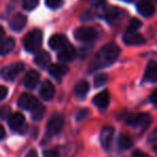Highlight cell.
I'll use <instances>...</instances> for the list:
<instances>
[{
  "label": "cell",
  "instance_id": "obj_1",
  "mask_svg": "<svg viewBox=\"0 0 157 157\" xmlns=\"http://www.w3.org/2000/svg\"><path fill=\"white\" fill-rule=\"evenodd\" d=\"M120 48L113 43H109L104 45L96 55L93 57L92 61L89 65V72H94L99 68L106 67V66L111 65L120 55Z\"/></svg>",
  "mask_w": 157,
  "mask_h": 157
},
{
  "label": "cell",
  "instance_id": "obj_2",
  "mask_svg": "<svg viewBox=\"0 0 157 157\" xmlns=\"http://www.w3.org/2000/svg\"><path fill=\"white\" fill-rule=\"evenodd\" d=\"M151 116L145 112H137V113H128L124 117V123L135 129H145L151 124Z\"/></svg>",
  "mask_w": 157,
  "mask_h": 157
},
{
  "label": "cell",
  "instance_id": "obj_3",
  "mask_svg": "<svg viewBox=\"0 0 157 157\" xmlns=\"http://www.w3.org/2000/svg\"><path fill=\"white\" fill-rule=\"evenodd\" d=\"M43 41V34L40 29L31 30L24 39V47L27 52H35L40 49Z\"/></svg>",
  "mask_w": 157,
  "mask_h": 157
},
{
  "label": "cell",
  "instance_id": "obj_4",
  "mask_svg": "<svg viewBox=\"0 0 157 157\" xmlns=\"http://www.w3.org/2000/svg\"><path fill=\"white\" fill-rule=\"evenodd\" d=\"M25 68V65L21 62H16L10 64V65L4 66L0 72V75L2 76V78L6 80H14L16 78V76Z\"/></svg>",
  "mask_w": 157,
  "mask_h": 157
},
{
  "label": "cell",
  "instance_id": "obj_5",
  "mask_svg": "<svg viewBox=\"0 0 157 157\" xmlns=\"http://www.w3.org/2000/svg\"><path fill=\"white\" fill-rule=\"evenodd\" d=\"M75 39L77 41L83 42V43H90V42L94 41L97 37L96 31L91 27H80L78 29L75 30L74 32Z\"/></svg>",
  "mask_w": 157,
  "mask_h": 157
},
{
  "label": "cell",
  "instance_id": "obj_6",
  "mask_svg": "<svg viewBox=\"0 0 157 157\" xmlns=\"http://www.w3.org/2000/svg\"><path fill=\"white\" fill-rule=\"evenodd\" d=\"M64 125V119L60 114H55L49 119L47 123V134L49 136L58 135L62 130Z\"/></svg>",
  "mask_w": 157,
  "mask_h": 157
},
{
  "label": "cell",
  "instance_id": "obj_7",
  "mask_svg": "<svg viewBox=\"0 0 157 157\" xmlns=\"http://www.w3.org/2000/svg\"><path fill=\"white\" fill-rule=\"evenodd\" d=\"M113 136H114V128L112 126H106V127H104L101 129L99 140H101V147L105 150L110 149L112 140H113Z\"/></svg>",
  "mask_w": 157,
  "mask_h": 157
},
{
  "label": "cell",
  "instance_id": "obj_8",
  "mask_svg": "<svg viewBox=\"0 0 157 157\" xmlns=\"http://www.w3.org/2000/svg\"><path fill=\"white\" fill-rule=\"evenodd\" d=\"M76 49L71 44H66L58 52V59L61 62H71L76 58Z\"/></svg>",
  "mask_w": 157,
  "mask_h": 157
},
{
  "label": "cell",
  "instance_id": "obj_9",
  "mask_svg": "<svg viewBox=\"0 0 157 157\" xmlns=\"http://www.w3.org/2000/svg\"><path fill=\"white\" fill-rule=\"evenodd\" d=\"M39 104V101L31 94L24 93L18 98V105L26 110H33Z\"/></svg>",
  "mask_w": 157,
  "mask_h": 157
},
{
  "label": "cell",
  "instance_id": "obj_10",
  "mask_svg": "<svg viewBox=\"0 0 157 157\" xmlns=\"http://www.w3.org/2000/svg\"><path fill=\"white\" fill-rule=\"evenodd\" d=\"M123 42L127 45H142L145 43L144 36H142L141 34H139L138 32H125V34L123 35Z\"/></svg>",
  "mask_w": 157,
  "mask_h": 157
},
{
  "label": "cell",
  "instance_id": "obj_11",
  "mask_svg": "<svg viewBox=\"0 0 157 157\" xmlns=\"http://www.w3.org/2000/svg\"><path fill=\"white\" fill-rule=\"evenodd\" d=\"M137 11L144 17H150L155 13V6L150 0H140L137 3Z\"/></svg>",
  "mask_w": 157,
  "mask_h": 157
},
{
  "label": "cell",
  "instance_id": "obj_12",
  "mask_svg": "<svg viewBox=\"0 0 157 157\" xmlns=\"http://www.w3.org/2000/svg\"><path fill=\"white\" fill-rule=\"evenodd\" d=\"M143 81L157 82V61H150L144 72Z\"/></svg>",
  "mask_w": 157,
  "mask_h": 157
},
{
  "label": "cell",
  "instance_id": "obj_13",
  "mask_svg": "<svg viewBox=\"0 0 157 157\" xmlns=\"http://www.w3.org/2000/svg\"><path fill=\"white\" fill-rule=\"evenodd\" d=\"M40 80V74L34 70H31L25 75L23 83L27 89H34Z\"/></svg>",
  "mask_w": 157,
  "mask_h": 157
},
{
  "label": "cell",
  "instance_id": "obj_14",
  "mask_svg": "<svg viewBox=\"0 0 157 157\" xmlns=\"http://www.w3.org/2000/svg\"><path fill=\"white\" fill-rule=\"evenodd\" d=\"M110 103V94L107 90L96 94L93 98V104L99 109H105L108 107Z\"/></svg>",
  "mask_w": 157,
  "mask_h": 157
},
{
  "label": "cell",
  "instance_id": "obj_15",
  "mask_svg": "<svg viewBox=\"0 0 157 157\" xmlns=\"http://www.w3.org/2000/svg\"><path fill=\"white\" fill-rule=\"evenodd\" d=\"M40 95H41L42 98L45 99V101H50V99L54 98L55 87L49 80L44 81L41 89H40Z\"/></svg>",
  "mask_w": 157,
  "mask_h": 157
},
{
  "label": "cell",
  "instance_id": "obj_16",
  "mask_svg": "<svg viewBox=\"0 0 157 157\" xmlns=\"http://www.w3.org/2000/svg\"><path fill=\"white\" fill-rule=\"evenodd\" d=\"M48 72L52 75V77H55L56 79L60 80L61 78L64 76V75L67 74L68 72V67L64 64H52V65L49 66L48 68Z\"/></svg>",
  "mask_w": 157,
  "mask_h": 157
},
{
  "label": "cell",
  "instance_id": "obj_17",
  "mask_svg": "<svg viewBox=\"0 0 157 157\" xmlns=\"http://www.w3.org/2000/svg\"><path fill=\"white\" fill-rule=\"evenodd\" d=\"M26 24H27V18H26V16L21 14V13H18V14H15L14 16L12 17V19H11V21H10V27H11V29H13L14 31H21L26 26Z\"/></svg>",
  "mask_w": 157,
  "mask_h": 157
},
{
  "label": "cell",
  "instance_id": "obj_18",
  "mask_svg": "<svg viewBox=\"0 0 157 157\" xmlns=\"http://www.w3.org/2000/svg\"><path fill=\"white\" fill-rule=\"evenodd\" d=\"M25 124V117L21 113V112H15L9 118V126L12 129L17 130L21 129Z\"/></svg>",
  "mask_w": 157,
  "mask_h": 157
},
{
  "label": "cell",
  "instance_id": "obj_19",
  "mask_svg": "<svg viewBox=\"0 0 157 157\" xmlns=\"http://www.w3.org/2000/svg\"><path fill=\"white\" fill-rule=\"evenodd\" d=\"M48 44H49L50 48H52V49H55V50H58V49H61L63 46H65L66 44H67V40H66V37L62 34H55L50 37L49 43Z\"/></svg>",
  "mask_w": 157,
  "mask_h": 157
},
{
  "label": "cell",
  "instance_id": "obj_20",
  "mask_svg": "<svg viewBox=\"0 0 157 157\" xmlns=\"http://www.w3.org/2000/svg\"><path fill=\"white\" fill-rule=\"evenodd\" d=\"M15 46V42L12 37H6V39L0 40V56L9 54L12 52Z\"/></svg>",
  "mask_w": 157,
  "mask_h": 157
},
{
  "label": "cell",
  "instance_id": "obj_21",
  "mask_svg": "<svg viewBox=\"0 0 157 157\" xmlns=\"http://www.w3.org/2000/svg\"><path fill=\"white\" fill-rule=\"evenodd\" d=\"M101 9L103 10V17L107 21H109V23H112V21H116L119 17V14H120V11L116 8H112V6H110V8L103 6Z\"/></svg>",
  "mask_w": 157,
  "mask_h": 157
},
{
  "label": "cell",
  "instance_id": "obj_22",
  "mask_svg": "<svg viewBox=\"0 0 157 157\" xmlns=\"http://www.w3.org/2000/svg\"><path fill=\"white\" fill-rule=\"evenodd\" d=\"M34 62L40 66V67L44 68L47 67L48 64L50 62V56L47 52H41L35 56Z\"/></svg>",
  "mask_w": 157,
  "mask_h": 157
},
{
  "label": "cell",
  "instance_id": "obj_23",
  "mask_svg": "<svg viewBox=\"0 0 157 157\" xmlns=\"http://www.w3.org/2000/svg\"><path fill=\"white\" fill-rule=\"evenodd\" d=\"M118 145L120 147V149L122 150H128L132 147V140L128 135L122 134L119 136L118 139Z\"/></svg>",
  "mask_w": 157,
  "mask_h": 157
},
{
  "label": "cell",
  "instance_id": "obj_24",
  "mask_svg": "<svg viewBox=\"0 0 157 157\" xmlns=\"http://www.w3.org/2000/svg\"><path fill=\"white\" fill-rule=\"evenodd\" d=\"M89 83L86 80H80L75 86V94L78 96H85L89 91Z\"/></svg>",
  "mask_w": 157,
  "mask_h": 157
},
{
  "label": "cell",
  "instance_id": "obj_25",
  "mask_svg": "<svg viewBox=\"0 0 157 157\" xmlns=\"http://www.w3.org/2000/svg\"><path fill=\"white\" fill-rule=\"evenodd\" d=\"M45 107H44L43 105H41V104H39V105L36 106V107L34 108L33 110H31V118L32 120L34 121H40L43 119L44 114H45Z\"/></svg>",
  "mask_w": 157,
  "mask_h": 157
},
{
  "label": "cell",
  "instance_id": "obj_26",
  "mask_svg": "<svg viewBox=\"0 0 157 157\" xmlns=\"http://www.w3.org/2000/svg\"><path fill=\"white\" fill-rule=\"evenodd\" d=\"M108 80V75L105 73H99L94 77V86L95 88H99L104 86Z\"/></svg>",
  "mask_w": 157,
  "mask_h": 157
},
{
  "label": "cell",
  "instance_id": "obj_27",
  "mask_svg": "<svg viewBox=\"0 0 157 157\" xmlns=\"http://www.w3.org/2000/svg\"><path fill=\"white\" fill-rule=\"evenodd\" d=\"M141 26H142V23H141L138 18H132L126 31L127 32H137L141 28Z\"/></svg>",
  "mask_w": 157,
  "mask_h": 157
},
{
  "label": "cell",
  "instance_id": "obj_28",
  "mask_svg": "<svg viewBox=\"0 0 157 157\" xmlns=\"http://www.w3.org/2000/svg\"><path fill=\"white\" fill-rule=\"evenodd\" d=\"M149 143L153 147V150L157 154V128L153 130L149 136Z\"/></svg>",
  "mask_w": 157,
  "mask_h": 157
},
{
  "label": "cell",
  "instance_id": "obj_29",
  "mask_svg": "<svg viewBox=\"0 0 157 157\" xmlns=\"http://www.w3.org/2000/svg\"><path fill=\"white\" fill-rule=\"evenodd\" d=\"M37 4H39V0H24L23 2L24 9H26L28 11H31L33 9H35Z\"/></svg>",
  "mask_w": 157,
  "mask_h": 157
},
{
  "label": "cell",
  "instance_id": "obj_30",
  "mask_svg": "<svg viewBox=\"0 0 157 157\" xmlns=\"http://www.w3.org/2000/svg\"><path fill=\"white\" fill-rule=\"evenodd\" d=\"M63 4V0H46V6L49 9H58Z\"/></svg>",
  "mask_w": 157,
  "mask_h": 157
},
{
  "label": "cell",
  "instance_id": "obj_31",
  "mask_svg": "<svg viewBox=\"0 0 157 157\" xmlns=\"http://www.w3.org/2000/svg\"><path fill=\"white\" fill-rule=\"evenodd\" d=\"M88 114H89V110H88V109H80L78 112H77L76 120L77 121H82V120H85V119L88 117Z\"/></svg>",
  "mask_w": 157,
  "mask_h": 157
},
{
  "label": "cell",
  "instance_id": "obj_32",
  "mask_svg": "<svg viewBox=\"0 0 157 157\" xmlns=\"http://www.w3.org/2000/svg\"><path fill=\"white\" fill-rule=\"evenodd\" d=\"M44 157H59V152L57 150H47L43 152Z\"/></svg>",
  "mask_w": 157,
  "mask_h": 157
},
{
  "label": "cell",
  "instance_id": "obj_33",
  "mask_svg": "<svg viewBox=\"0 0 157 157\" xmlns=\"http://www.w3.org/2000/svg\"><path fill=\"white\" fill-rule=\"evenodd\" d=\"M8 95V88L4 86H0V101L4 99Z\"/></svg>",
  "mask_w": 157,
  "mask_h": 157
},
{
  "label": "cell",
  "instance_id": "obj_34",
  "mask_svg": "<svg viewBox=\"0 0 157 157\" xmlns=\"http://www.w3.org/2000/svg\"><path fill=\"white\" fill-rule=\"evenodd\" d=\"M132 157H150V156L147 155V153H144V152L139 151V150H136V151L132 152Z\"/></svg>",
  "mask_w": 157,
  "mask_h": 157
},
{
  "label": "cell",
  "instance_id": "obj_35",
  "mask_svg": "<svg viewBox=\"0 0 157 157\" xmlns=\"http://www.w3.org/2000/svg\"><path fill=\"white\" fill-rule=\"evenodd\" d=\"M150 101L154 105H157V89L150 95Z\"/></svg>",
  "mask_w": 157,
  "mask_h": 157
},
{
  "label": "cell",
  "instance_id": "obj_36",
  "mask_svg": "<svg viewBox=\"0 0 157 157\" xmlns=\"http://www.w3.org/2000/svg\"><path fill=\"white\" fill-rule=\"evenodd\" d=\"M25 157H39L37 156V153L35 150H31V151H29L27 153V155H26Z\"/></svg>",
  "mask_w": 157,
  "mask_h": 157
},
{
  "label": "cell",
  "instance_id": "obj_37",
  "mask_svg": "<svg viewBox=\"0 0 157 157\" xmlns=\"http://www.w3.org/2000/svg\"><path fill=\"white\" fill-rule=\"evenodd\" d=\"M4 136H6V132H4V129H3V127H2V126L0 125V140H1V139H3V138H4Z\"/></svg>",
  "mask_w": 157,
  "mask_h": 157
},
{
  "label": "cell",
  "instance_id": "obj_38",
  "mask_svg": "<svg viewBox=\"0 0 157 157\" xmlns=\"http://www.w3.org/2000/svg\"><path fill=\"white\" fill-rule=\"evenodd\" d=\"M3 35H4V30H3V28L0 26V40L3 37Z\"/></svg>",
  "mask_w": 157,
  "mask_h": 157
},
{
  "label": "cell",
  "instance_id": "obj_39",
  "mask_svg": "<svg viewBox=\"0 0 157 157\" xmlns=\"http://www.w3.org/2000/svg\"><path fill=\"white\" fill-rule=\"evenodd\" d=\"M122 1H125V2H132V1H135V0H122Z\"/></svg>",
  "mask_w": 157,
  "mask_h": 157
},
{
  "label": "cell",
  "instance_id": "obj_40",
  "mask_svg": "<svg viewBox=\"0 0 157 157\" xmlns=\"http://www.w3.org/2000/svg\"><path fill=\"white\" fill-rule=\"evenodd\" d=\"M155 1H156V2H157V0H155Z\"/></svg>",
  "mask_w": 157,
  "mask_h": 157
}]
</instances>
